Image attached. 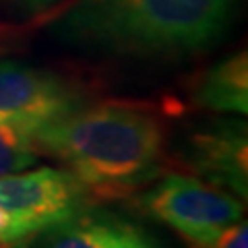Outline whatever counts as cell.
<instances>
[{
    "label": "cell",
    "instance_id": "30bf717a",
    "mask_svg": "<svg viewBox=\"0 0 248 248\" xmlns=\"http://www.w3.org/2000/svg\"><path fill=\"white\" fill-rule=\"evenodd\" d=\"M104 248H161L141 228L114 217H99Z\"/></svg>",
    "mask_w": 248,
    "mask_h": 248
},
{
    "label": "cell",
    "instance_id": "8fae6325",
    "mask_svg": "<svg viewBox=\"0 0 248 248\" xmlns=\"http://www.w3.org/2000/svg\"><path fill=\"white\" fill-rule=\"evenodd\" d=\"M190 248H248V226L246 221H236L232 226L223 228L211 238L188 242Z\"/></svg>",
    "mask_w": 248,
    "mask_h": 248
},
{
    "label": "cell",
    "instance_id": "52a82bcc",
    "mask_svg": "<svg viewBox=\"0 0 248 248\" xmlns=\"http://www.w3.org/2000/svg\"><path fill=\"white\" fill-rule=\"evenodd\" d=\"M195 102L201 108L223 114L248 112V58L246 52L217 62L195 85Z\"/></svg>",
    "mask_w": 248,
    "mask_h": 248
},
{
    "label": "cell",
    "instance_id": "8992f818",
    "mask_svg": "<svg viewBox=\"0 0 248 248\" xmlns=\"http://www.w3.org/2000/svg\"><path fill=\"white\" fill-rule=\"evenodd\" d=\"M184 164L192 174L209 184L248 197V139L246 124L223 120L195 133L184 149Z\"/></svg>",
    "mask_w": 248,
    "mask_h": 248
},
{
    "label": "cell",
    "instance_id": "6da1fadb",
    "mask_svg": "<svg viewBox=\"0 0 248 248\" xmlns=\"http://www.w3.org/2000/svg\"><path fill=\"white\" fill-rule=\"evenodd\" d=\"M37 155L58 159L93 199H114L153 180L166 159V128L141 104H83L33 135Z\"/></svg>",
    "mask_w": 248,
    "mask_h": 248
},
{
    "label": "cell",
    "instance_id": "7c38bea8",
    "mask_svg": "<svg viewBox=\"0 0 248 248\" xmlns=\"http://www.w3.org/2000/svg\"><path fill=\"white\" fill-rule=\"evenodd\" d=\"M21 2L31 11H42L46 6H50L52 2H56V0H21Z\"/></svg>",
    "mask_w": 248,
    "mask_h": 248
},
{
    "label": "cell",
    "instance_id": "5b68a950",
    "mask_svg": "<svg viewBox=\"0 0 248 248\" xmlns=\"http://www.w3.org/2000/svg\"><path fill=\"white\" fill-rule=\"evenodd\" d=\"M83 104V93L64 77L23 62L0 60V118L29 135Z\"/></svg>",
    "mask_w": 248,
    "mask_h": 248
},
{
    "label": "cell",
    "instance_id": "ba28073f",
    "mask_svg": "<svg viewBox=\"0 0 248 248\" xmlns=\"http://www.w3.org/2000/svg\"><path fill=\"white\" fill-rule=\"evenodd\" d=\"M37 164L33 139L25 128L0 118V176L17 174Z\"/></svg>",
    "mask_w": 248,
    "mask_h": 248
},
{
    "label": "cell",
    "instance_id": "277c9868",
    "mask_svg": "<svg viewBox=\"0 0 248 248\" xmlns=\"http://www.w3.org/2000/svg\"><path fill=\"white\" fill-rule=\"evenodd\" d=\"M139 205L188 242L211 238L244 215V201L192 174H168L139 199Z\"/></svg>",
    "mask_w": 248,
    "mask_h": 248
},
{
    "label": "cell",
    "instance_id": "9c48e42d",
    "mask_svg": "<svg viewBox=\"0 0 248 248\" xmlns=\"http://www.w3.org/2000/svg\"><path fill=\"white\" fill-rule=\"evenodd\" d=\"M44 248H104L99 217L83 213L44 234Z\"/></svg>",
    "mask_w": 248,
    "mask_h": 248
},
{
    "label": "cell",
    "instance_id": "3957f363",
    "mask_svg": "<svg viewBox=\"0 0 248 248\" xmlns=\"http://www.w3.org/2000/svg\"><path fill=\"white\" fill-rule=\"evenodd\" d=\"M93 195L64 168L0 176V248H21L83 215Z\"/></svg>",
    "mask_w": 248,
    "mask_h": 248
},
{
    "label": "cell",
    "instance_id": "7a4b0ae2",
    "mask_svg": "<svg viewBox=\"0 0 248 248\" xmlns=\"http://www.w3.org/2000/svg\"><path fill=\"white\" fill-rule=\"evenodd\" d=\"M236 0H79L60 21L62 40L139 58L188 56L228 29Z\"/></svg>",
    "mask_w": 248,
    "mask_h": 248
}]
</instances>
